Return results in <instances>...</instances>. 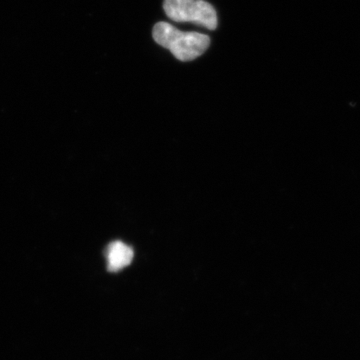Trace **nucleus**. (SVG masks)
Listing matches in <instances>:
<instances>
[{"label": "nucleus", "instance_id": "nucleus-1", "mask_svg": "<svg viewBox=\"0 0 360 360\" xmlns=\"http://www.w3.org/2000/svg\"><path fill=\"white\" fill-rule=\"evenodd\" d=\"M156 44L168 49L180 61H191L202 56L210 47V39L198 32H184L167 22L156 23L153 30Z\"/></svg>", "mask_w": 360, "mask_h": 360}, {"label": "nucleus", "instance_id": "nucleus-2", "mask_svg": "<svg viewBox=\"0 0 360 360\" xmlns=\"http://www.w3.org/2000/svg\"><path fill=\"white\" fill-rule=\"evenodd\" d=\"M163 9L175 22H193L210 30L217 28V11L205 0H165Z\"/></svg>", "mask_w": 360, "mask_h": 360}, {"label": "nucleus", "instance_id": "nucleus-3", "mask_svg": "<svg viewBox=\"0 0 360 360\" xmlns=\"http://www.w3.org/2000/svg\"><path fill=\"white\" fill-rule=\"evenodd\" d=\"M134 257V251L122 241L111 243L106 250L108 269L110 272H117L131 264Z\"/></svg>", "mask_w": 360, "mask_h": 360}]
</instances>
